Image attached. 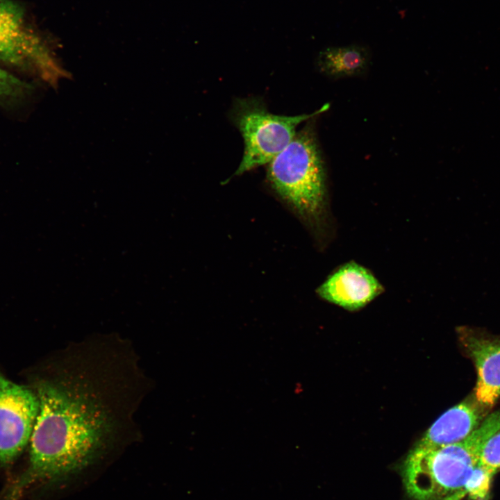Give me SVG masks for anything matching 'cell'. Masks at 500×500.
I'll return each instance as SVG.
<instances>
[{"mask_svg":"<svg viewBox=\"0 0 500 500\" xmlns=\"http://www.w3.org/2000/svg\"><path fill=\"white\" fill-rule=\"evenodd\" d=\"M368 63L367 51L355 45L328 48L321 52L318 60L321 71L333 78L360 74Z\"/></svg>","mask_w":500,"mask_h":500,"instance_id":"10","label":"cell"},{"mask_svg":"<svg viewBox=\"0 0 500 500\" xmlns=\"http://www.w3.org/2000/svg\"><path fill=\"white\" fill-rule=\"evenodd\" d=\"M488 410L471 395L440 416L418 444L442 447L460 442L481 424Z\"/></svg>","mask_w":500,"mask_h":500,"instance_id":"9","label":"cell"},{"mask_svg":"<svg viewBox=\"0 0 500 500\" xmlns=\"http://www.w3.org/2000/svg\"><path fill=\"white\" fill-rule=\"evenodd\" d=\"M38 410L36 394L0 373V465L11 463L24 450Z\"/></svg>","mask_w":500,"mask_h":500,"instance_id":"6","label":"cell"},{"mask_svg":"<svg viewBox=\"0 0 500 500\" xmlns=\"http://www.w3.org/2000/svg\"><path fill=\"white\" fill-rule=\"evenodd\" d=\"M328 107L326 104L311 114L283 116L269 112L255 101H242L238 106L235 122L244 139V149L235 174L269 163L292 140L299 124Z\"/></svg>","mask_w":500,"mask_h":500,"instance_id":"4","label":"cell"},{"mask_svg":"<svg viewBox=\"0 0 500 500\" xmlns=\"http://www.w3.org/2000/svg\"><path fill=\"white\" fill-rule=\"evenodd\" d=\"M268 179L274 191L303 219L316 222L325 206L323 162L312 127L296 133L269 162Z\"/></svg>","mask_w":500,"mask_h":500,"instance_id":"3","label":"cell"},{"mask_svg":"<svg viewBox=\"0 0 500 500\" xmlns=\"http://www.w3.org/2000/svg\"><path fill=\"white\" fill-rule=\"evenodd\" d=\"M459 338L476 369L474 397L490 409L500 397V338L462 328Z\"/></svg>","mask_w":500,"mask_h":500,"instance_id":"7","label":"cell"},{"mask_svg":"<svg viewBox=\"0 0 500 500\" xmlns=\"http://www.w3.org/2000/svg\"><path fill=\"white\" fill-rule=\"evenodd\" d=\"M479 462L496 473L500 470V426L484 443Z\"/></svg>","mask_w":500,"mask_h":500,"instance_id":"12","label":"cell"},{"mask_svg":"<svg viewBox=\"0 0 500 500\" xmlns=\"http://www.w3.org/2000/svg\"><path fill=\"white\" fill-rule=\"evenodd\" d=\"M383 291V286L369 270L351 261L328 276L317 292L332 303L355 310L367 305Z\"/></svg>","mask_w":500,"mask_h":500,"instance_id":"8","label":"cell"},{"mask_svg":"<svg viewBox=\"0 0 500 500\" xmlns=\"http://www.w3.org/2000/svg\"><path fill=\"white\" fill-rule=\"evenodd\" d=\"M495 473L478 461L466 481L465 494H468L472 500H488L491 481Z\"/></svg>","mask_w":500,"mask_h":500,"instance_id":"11","label":"cell"},{"mask_svg":"<svg viewBox=\"0 0 500 500\" xmlns=\"http://www.w3.org/2000/svg\"><path fill=\"white\" fill-rule=\"evenodd\" d=\"M0 60L31 71L50 83L62 74L46 45L28 26L22 8L12 0H0Z\"/></svg>","mask_w":500,"mask_h":500,"instance_id":"5","label":"cell"},{"mask_svg":"<svg viewBox=\"0 0 500 500\" xmlns=\"http://www.w3.org/2000/svg\"><path fill=\"white\" fill-rule=\"evenodd\" d=\"M500 426V410L488 415L464 440L442 447L417 444L403 466V479L414 500H460L479 461L485 441Z\"/></svg>","mask_w":500,"mask_h":500,"instance_id":"2","label":"cell"},{"mask_svg":"<svg viewBox=\"0 0 500 500\" xmlns=\"http://www.w3.org/2000/svg\"><path fill=\"white\" fill-rule=\"evenodd\" d=\"M27 88L25 83L0 68V99L17 97Z\"/></svg>","mask_w":500,"mask_h":500,"instance_id":"13","label":"cell"},{"mask_svg":"<svg viewBox=\"0 0 500 500\" xmlns=\"http://www.w3.org/2000/svg\"><path fill=\"white\" fill-rule=\"evenodd\" d=\"M30 439L29 464L1 500H17L36 482L58 483L89 467L104 449L113 428L101 401L78 384L44 381Z\"/></svg>","mask_w":500,"mask_h":500,"instance_id":"1","label":"cell"}]
</instances>
